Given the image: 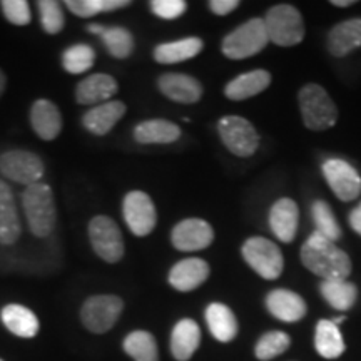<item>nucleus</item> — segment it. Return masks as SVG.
<instances>
[{"mask_svg": "<svg viewBox=\"0 0 361 361\" xmlns=\"http://www.w3.org/2000/svg\"><path fill=\"white\" fill-rule=\"evenodd\" d=\"M188 4L184 0H152L151 11L164 20H174L186 12Z\"/></svg>", "mask_w": 361, "mask_h": 361, "instance_id": "58836bf2", "label": "nucleus"}, {"mask_svg": "<svg viewBox=\"0 0 361 361\" xmlns=\"http://www.w3.org/2000/svg\"><path fill=\"white\" fill-rule=\"evenodd\" d=\"M300 109L303 123L311 130H326L336 124L338 109L324 87L318 84H306L300 90Z\"/></svg>", "mask_w": 361, "mask_h": 361, "instance_id": "7ed1b4c3", "label": "nucleus"}, {"mask_svg": "<svg viewBox=\"0 0 361 361\" xmlns=\"http://www.w3.org/2000/svg\"><path fill=\"white\" fill-rule=\"evenodd\" d=\"M206 323L219 343L233 341L238 335V319L231 308L223 303H211L206 308Z\"/></svg>", "mask_w": 361, "mask_h": 361, "instance_id": "a878e982", "label": "nucleus"}, {"mask_svg": "<svg viewBox=\"0 0 361 361\" xmlns=\"http://www.w3.org/2000/svg\"><path fill=\"white\" fill-rule=\"evenodd\" d=\"M322 296L328 301L329 306L338 311H348L353 308L356 298H358V290L353 283L348 279H329L319 284Z\"/></svg>", "mask_w": 361, "mask_h": 361, "instance_id": "c756f323", "label": "nucleus"}, {"mask_svg": "<svg viewBox=\"0 0 361 361\" xmlns=\"http://www.w3.org/2000/svg\"><path fill=\"white\" fill-rule=\"evenodd\" d=\"M291 338L284 331H269L259 338L258 345H256L255 353L261 361H268L276 358L290 348Z\"/></svg>", "mask_w": 361, "mask_h": 361, "instance_id": "c9c22d12", "label": "nucleus"}, {"mask_svg": "<svg viewBox=\"0 0 361 361\" xmlns=\"http://www.w3.org/2000/svg\"><path fill=\"white\" fill-rule=\"evenodd\" d=\"M266 308L274 318L284 323H295L305 318L306 303L300 295L290 290H274L266 296Z\"/></svg>", "mask_w": 361, "mask_h": 361, "instance_id": "6ab92c4d", "label": "nucleus"}, {"mask_svg": "<svg viewBox=\"0 0 361 361\" xmlns=\"http://www.w3.org/2000/svg\"><path fill=\"white\" fill-rule=\"evenodd\" d=\"M271 74L268 71L258 69L245 72V74L234 78L231 82L226 84L224 96L231 101H246V99L258 96L269 87Z\"/></svg>", "mask_w": 361, "mask_h": 361, "instance_id": "5701e85b", "label": "nucleus"}, {"mask_svg": "<svg viewBox=\"0 0 361 361\" xmlns=\"http://www.w3.org/2000/svg\"><path fill=\"white\" fill-rule=\"evenodd\" d=\"M361 47V19H350L333 27L328 34V51L335 57H345Z\"/></svg>", "mask_w": 361, "mask_h": 361, "instance_id": "b1692460", "label": "nucleus"}, {"mask_svg": "<svg viewBox=\"0 0 361 361\" xmlns=\"http://www.w3.org/2000/svg\"><path fill=\"white\" fill-rule=\"evenodd\" d=\"M300 223V209L290 197H281L269 211V228L279 241L291 243L296 236Z\"/></svg>", "mask_w": 361, "mask_h": 361, "instance_id": "dca6fc26", "label": "nucleus"}, {"mask_svg": "<svg viewBox=\"0 0 361 361\" xmlns=\"http://www.w3.org/2000/svg\"><path fill=\"white\" fill-rule=\"evenodd\" d=\"M123 214L130 233L142 238L152 233L157 223L154 202L146 192L130 191L126 194L123 202Z\"/></svg>", "mask_w": 361, "mask_h": 361, "instance_id": "9b49d317", "label": "nucleus"}, {"mask_svg": "<svg viewBox=\"0 0 361 361\" xmlns=\"http://www.w3.org/2000/svg\"><path fill=\"white\" fill-rule=\"evenodd\" d=\"M126 114V104L121 101H109L99 104V106L92 107L89 112H85L82 117L84 128L89 133L96 135H106L109 134L112 128L123 119Z\"/></svg>", "mask_w": 361, "mask_h": 361, "instance_id": "412c9836", "label": "nucleus"}, {"mask_svg": "<svg viewBox=\"0 0 361 361\" xmlns=\"http://www.w3.org/2000/svg\"><path fill=\"white\" fill-rule=\"evenodd\" d=\"M157 87L166 97L179 104H194L202 97V85L200 80L180 72L161 75L157 80Z\"/></svg>", "mask_w": 361, "mask_h": 361, "instance_id": "4468645a", "label": "nucleus"}, {"mask_svg": "<svg viewBox=\"0 0 361 361\" xmlns=\"http://www.w3.org/2000/svg\"><path fill=\"white\" fill-rule=\"evenodd\" d=\"M124 310V301L114 295L90 296L80 308V322L90 333L102 335L114 326Z\"/></svg>", "mask_w": 361, "mask_h": 361, "instance_id": "423d86ee", "label": "nucleus"}, {"mask_svg": "<svg viewBox=\"0 0 361 361\" xmlns=\"http://www.w3.org/2000/svg\"><path fill=\"white\" fill-rule=\"evenodd\" d=\"M209 276V264L204 259L188 258L179 261L169 271V284L180 293L200 288Z\"/></svg>", "mask_w": 361, "mask_h": 361, "instance_id": "f3484780", "label": "nucleus"}, {"mask_svg": "<svg viewBox=\"0 0 361 361\" xmlns=\"http://www.w3.org/2000/svg\"><path fill=\"white\" fill-rule=\"evenodd\" d=\"M89 241L99 258L106 263H119L124 256V239L119 226L107 216H96L89 223Z\"/></svg>", "mask_w": 361, "mask_h": 361, "instance_id": "1a4fd4ad", "label": "nucleus"}, {"mask_svg": "<svg viewBox=\"0 0 361 361\" xmlns=\"http://www.w3.org/2000/svg\"><path fill=\"white\" fill-rule=\"evenodd\" d=\"M350 226H351V229H353L356 234H360V236H361V204L356 206L355 209L351 211V214H350Z\"/></svg>", "mask_w": 361, "mask_h": 361, "instance_id": "a19ab883", "label": "nucleus"}, {"mask_svg": "<svg viewBox=\"0 0 361 361\" xmlns=\"http://www.w3.org/2000/svg\"><path fill=\"white\" fill-rule=\"evenodd\" d=\"M94 62H96V52L87 44L72 45L62 54V67L69 74H84L92 69Z\"/></svg>", "mask_w": 361, "mask_h": 361, "instance_id": "473e14b6", "label": "nucleus"}, {"mask_svg": "<svg viewBox=\"0 0 361 361\" xmlns=\"http://www.w3.org/2000/svg\"><path fill=\"white\" fill-rule=\"evenodd\" d=\"M22 226L12 189L0 180V245L13 246L20 239Z\"/></svg>", "mask_w": 361, "mask_h": 361, "instance_id": "a211bd4d", "label": "nucleus"}, {"mask_svg": "<svg viewBox=\"0 0 361 361\" xmlns=\"http://www.w3.org/2000/svg\"><path fill=\"white\" fill-rule=\"evenodd\" d=\"M263 20L266 32L273 44L293 47L305 39V22L296 7L279 4L269 8Z\"/></svg>", "mask_w": 361, "mask_h": 361, "instance_id": "20e7f679", "label": "nucleus"}, {"mask_svg": "<svg viewBox=\"0 0 361 361\" xmlns=\"http://www.w3.org/2000/svg\"><path fill=\"white\" fill-rule=\"evenodd\" d=\"M123 346L126 353L134 361H159L156 338L149 331H144V329L129 333L126 336Z\"/></svg>", "mask_w": 361, "mask_h": 361, "instance_id": "7c9ffc66", "label": "nucleus"}, {"mask_svg": "<svg viewBox=\"0 0 361 361\" xmlns=\"http://www.w3.org/2000/svg\"><path fill=\"white\" fill-rule=\"evenodd\" d=\"M201 345V329L194 319L178 322L171 333V353L178 361H189Z\"/></svg>", "mask_w": 361, "mask_h": 361, "instance_id": "4be33fe9", "label": "nucleus"}, {"mask_svg": "<svg viewBox=\"0 0 361 361\" xmlns=\"http://www.w3.org/2000/svg\"><path fill=\"white\" fill-rule=\"evenodd\" d=\"M37 7L40 13V22H42V29L45 32L56 35L64 29L66 19L61 4L56 2V0H40V2H37Z\"/></svg>", "mask_w": 361, "mask_h": 361, "instance_id": "e433bc0d", "label": "nucleus"}, {"mask_svg": "<svg viewBox=\"0 0 361 361\" xmlns=\"http://www.w3.org/2000/svg\"><path fill=\"white\" fill-rule=\"evenodd\" d=\"M221 141L234 156L250 157L258 151L259 135L255 126L241 116H224L218 123Z\"/></svg>", "mask_w": 361, "mask_h": 361, "instance_id": "0eeeda50", "label": "nucleus"}, {"mask_svg": "<svg viewBox=\"0 0 361 361\" xmlns=\"http://www.w3.org/2000/svg\"><path fill=\"white\" fill-rule=\"evenodd\" d=\"M0 173L13 183L30 184L40 183L45 173L44 162L37 154L30 151H22V149H13L0 156Z\"/></svg>", "mask_w": 361, "mask_h": 361, "instance_id": "9d476101", "label": "nucleus"}, {"mask_svg": "<svg viewBox=\"0 0 361 361\" xmlns=\"http://www.w3.org/2000/svg\"><path fill=\"white\" fill-rule=\"evenodd\" d=\"M106 29H107V27L102 25V24H89L87 25L89 32L94 34V35H99V37H101V35L106 32Z\"/></svg>", "mask_w": 361, "mask_h": 361, "instance_id": "79ce46f5", "label": "nucleus"}, {"mask_svg": "<svg viewBox=\"0 0 361 361\" xmlns=\"http://www.w3.org/2000/svg\"><path fill=\"white\" fill-rule=\"evenodd\" d=\"M6 85H7V78L6 74H4V71H0V97H2L4 90H6Z\"/></svg>", "mask_w": 361, "mask_h": 361, "instance_id": "c03bdc74", "label": "nucleus"}, {"mask_svg": "<svg viewBox=\"0 0 361 361\" xmlns=\"http://www.w3.org/2000/svg\"><path fill=\"white\" fill-rule=\"evenodd\" d=\"M243 258L261 278L278 279L284 269V258L279 247L266 238H250L241 247Z\"/></svg>", "mask_w": 361, "mask_h": 361, "instance_id": "6e6552de", "label": "nucleus"}, {"mask_svg": "<svg viewBox=\"0 0 361 361\" xmlns=\"http://www.w3.org/2000/svg\"><path fill=\"white\" fill-rule=\"evenodd\" d=\"M22 207L30 233L39 239H47L56 229V201L52 189L45 183H35L22 192Z\"/></svg>", "mask_w": 361, "mask_h": 361, "instance_id": "f03ea898", "label": "nucleus"}, {"mask_svg": "<svg viewBox=\"0 0 361 361\" xmlns=\"http://www.w3.org/2000/svg\"><path fill=\"white\" fill-rule=\"evenodd\" d=\"M311 216H313L316 233H319L333 243H336L341 238V228L328 202L314 201L311 206Z\"/></svg>", "mask_w": 361, "mask_h": 361, "instance_id": "2f4dec72", "label": "nucleus"}, {"mask_svg": "<svg viewBox=\"0 0 361 361\" xmlns=\"http://www.w3.org/2000/svg\"><path fill=\"white\" fill-rule=\"evenodd\" d=\"M0 6L6 19L13 25H29L32 20L27 0H2Z\"/></svg>", "mask_w": 361, "mask_h": 361, "instance_id": "4c0bfd02", "label": "nucleus"}, {"mask_svg": "<svg viewBox=\"0 0 361 361\" xmlns=\"http://www.w3.org/2000/svg\"><path fill=\"white\" fill-rule=\"evenodd\" d=\"M101 39L111 56L116 59H128L134 51L133 34L124 27H107Z\"/></svg>", "mask_w": 361, "mask_h": 361, "instance_id": "f704fd0d", "label": "nucleus"}, {"mask_svg": "<svg viewBox=\"0 0 361 361\" xmlns=\"http://www.w3.org/2000/svg\"><path fill=\"white\" fill-rule=\"evenodd\" d=\"M30 124L34 133L44 141H54L62 130V116L57 106L47 99H39L30 109Z\"/></svg>", "mask_w": 361, "mask_h": 361, "instance_id": "aec40b11", "label": "nucleus"}, {"mask_svg": "<svg viewBox=\"0 0 361 361\" xmlns=\"http://www.w3.org/2000/svg\"><path fill=\"white\" fill-rule=\"evenodd\" d=\"M322 171L328 186L340 201H353L361 194V176L346 161L331 157L323 162Z\"/></svg>", "mask_w": 361, "mask_h": 361, "instance_id": "f8f14e48", "label": "nucleus"}, {"mask_svg": "<svg viewBox=\"0 0 361 361\" xmlns=\"http://www.w3.org/2000/svg\"><path fill=\"white\" fill-rule=\"evenodd\" d=\"M0 318H2L4 326H6L12 335L19 338H34L39 333L40 323L37 316L34 314V311L22 305L11 303L4 306L2 313H0Z\"/></svg>", "mask_w": 361, "mask_h": 361, "instance_id": "393cba45", "label": "nucleus"}, {"mask_svg": "<svg viewBox=\"0 0 361 361\" xmlns=\"http://www.w3.org/2000/svg\"><path fill=\"white\" fill-rule=\"evenodd\" d=\"M180 137L179 126L166 119H149L137 124L134 139L139 144H171Z\"/></svg>", "mask_w": 361, "mask_h": 361, "instance_id": "bb28decb", "label": "nucleus"}, {"mask_svg": "<svg viewBox=\"0 0 361 361\" xmlns=\"http://www.w3.org/2000/svg\"><path fill=\"white\" fill-rule=\"evenodd\" d=\"M316 351L326 360H335L345 351V340H343L340 328L329 319H322L316 324L314 335Z\"/></svg>", "mask_w": 361, "mask_h": 361, "instance_id": "c85d7f7f", "label": "nucleus"}, {"mask_svg": "<svg viewBox=\"0 0 361 361\" xmlns=\"http://www.w3.org/2000/svg\"><path fill=\"white\" fill-rule=\"evenodd\" d=\"M301 263L311 273L322 276L323 281L346 279L351 273L350 256L319 233L311 234L301 247Z\"/></svg>", "mask_w": 361, "mask_h": 361, "instance_id": "f257e3e1", "label": "nucleus"}, {"mask_svg": "<svg viewBox=\"0 0 361 361\" xmlns=\"http://www.w3.org/2000/svg\"><path fill=\"white\" fill-rule=\"evenodd\" d=\"M202 40L200 37H186L174 42L161 44L154 49V59L159 64H178V62L189 61L202 52Z\"/></svg>", "mask_w": 361, "mask_h": 361, "instance_id": "cd10ccee", "label": "nucleus"}, {"mask_svg": "<svg viewBox=\"0 0 361 361\" xmlns=\"http://www.w3.org/2000/svg\"><path fill=\"white\" fill-rule=\"evenodd\" d=\"M214 231L204 219H183L174 226L171 243L178 251H201L213 245Z\"/></svg>", "mask_w": 361, "mask_h": 361, "instance_id": "ddd939ff", "label": "nucleus"}, {"mask_svg": "<svg viewBox=\"0 0 361 361\" xmlns=\"http://www.w3.org/2000/svg\"><path fill=\"white\" fill-rule=\"evenodd\" d=\"M331 4L335 7H350L353 6L355 0H331Z\"/></svg>", "mask_w": 361, "mask_h": 361, "instance_id": "37998d69", "label": "nucleus"}, {"mask_svg": "<svg viewBox=\"0 0 361 361\" xmlns=\"http://www.w3.org/2000/svg\"><path fill=\"white\" fill-rule=\"evenodd\" d=\"M269 37L263 19H251L234 29L223 39L221 51L231 61H243L259 54L268 45Z\"/></svg>", "mask_w": 361, "mask_h": 361, "instance_id": "39448f33", "label": "nucleus"}, {"mask_svg": "<svg viewBox=\"0 0 361 361\" xmlns=\"http://www.w3.org/2000/svg\"><path fill=\"white\" fill-rule=\"evenodd\" d=\"M0 361H4V360H0Z\"/></svg>", "mask_w": 361, "mask_h": 361, "instance_id": "a18cd8bd", "label": "nucleus"}, {"mask_svg": "<svg viewBox=\"0 0 361 361\" xmlns=\"http://www.w3.org/2000/svg\"><path fill=\"white\" fill-rule=\"evenodd\" d=\"M129 6V0H67L66 2V7L82 19H90L101 12H112Z\"/></svg>", "mask_w": 361, "mask_h": 361, "instance_id": "72a5a7b5", "label": "nucleus"}, {"mask_svg": "<svg viewBox=\"0 0 361 361\" xmlns=\"http://www.w3.org/2000/svg\"><path fill=\"white\" fill-rule=\"evenodd\" d=\"M238 6V0H211L209 2V8L216 16H228V13L236 11Z\"/></svg>", "mask_w": 361, "mask_h": 361, "instance_id": "ea45409f", "label": "nucleus"}, {"mask_svg": "<svg viewBox=\"0 0 361 361\" xmlns=\"http://www.w3.org/2000/svg\"><path fill=\"white\" fill-rule=\"evenodd\" d=\"M117 80L109 74H92L75 85V101L80 106H94V104L109 102L117 94Z\"/></svg>", "mask_w": 361, "mask_h": 361, "instance_id": "2eb2a0df", "label": "nucleus"}]
</instances>
